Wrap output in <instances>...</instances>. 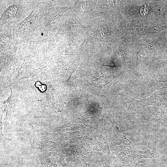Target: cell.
<instances>
[{
  "label": "cell",
  "instance_id": "cell-1",
  "mask_svg": "<svg viewBox=\"0 0 167 167\" xmlns=\"http://www.w3.org/2000/svg\"><path fill=\"white\" fill-rule=\"evenodd\" d=\"M33 88L36 92V98L42 105L50 108L56 112L62 110L66 103L57 91L52 87L50 81L45 84L36 81Z\"/></svg>",
  "mask_w": 167,
  "mask_h": 167
},
{
  "label": "cell",
  "instance_id": "cell-3",
  "mask_svg": "<svg viewBox=\"0 0 167 167\" xmlns=\"http://www.w3.org/2000/svg\"><path fill=\"white\" fill-rule=\"evenodd\" d=\"M2 122H1L0 124V136H1V140H7V141H11V139H8L4 135L2 134Z\"/></svg>",
  "mask_w": 167,
  "mask_h": 167
},
{
  "label": "cell",
  "instance_id": "cell-4",
  "mask_svg": "<svg viewBox=\"0 0 167 167\" xmlns=\"http://www.w3.org/2000/svg\"><path fill=\"white\" fill-rule=\"evenodd\" d=\"M137 167H146V166L144 162L140 161L137 165Z\"/></svg>",
  "mask_w": 167,
  "mask_h": 167
},
{
  "label": "cell",
  "instance_id": "cell-2",
  "mask_svg": "<svg viewBox=\"0 0 167 167\" xmlns=\"http://www.w3.org/2000/svg\"><path fill=\"white\" fill-rule=\"evenodd\" d=\"M19 10V8L17 6H11L5 11V15L9 17H14L16 15Z\"/></svg>",
  "mask_w": 167,
  "mask_h": 167
}]
</instances>
